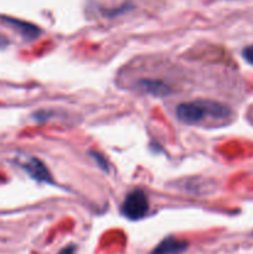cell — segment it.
Returning a JSON list of instances; mask_svg holds the SVG:
<instances>
[{"mask_svg":"<svg viewBox=\"0 0 253 254\" xmlns=\"http://www.w3.org/2000/svg\"><path fill=\"white\" fill-rule=\"evenodd\" d=\"M2 20H4L6 24L11 25L12 27H15V29H16L17 31H19L20 34L25 37V39L34 40L40 35L39 27H36L35 25L29 24V22L20 21V20L11 19V17H4Z\"/></svg>","mask_w":253,"mask_h":254,"instance_id":"obj_5","label":"cell"},{"mask_svg":"<svg viewBox=\"0 0 253 254\" xmlns=\"http://www.w3.org/2000/svg\"><path fill=\"white\" fill-rule=\"evenodd\" d=\"M139 88L143 89L146 93L154 94V96H165L171 92L170 87L160 81H141L139 82Z\"/></svg>","mask_w":253,"mask_h":254,"instance_id":"obj_6","label":"cell"},{"mask_svg":"<svg viewBox=\"0 0 253 254\" xmlns=\"http://www.w3.org/2000/svg\"><path fill=\"white\" fill-rule=\"evenodd\" d=\"M76 253V247L73 245H68L66 247L62 248L57 254H74Z\"/></svg>","mask_w":253,"mask_h":254,"instance_id":"obj_9","label":"cell"},{"mask_svg":"<svg viewBox=\"0 0 253 254\" xmlns=\"http://www.w3.org/2000/svg\"><path fill=\"white\" fill-rule=\"evenodd\" d=\"M122 213L128 220L138 221L146 215L149 210V200L141 189L130 191L122 203Z\"/></svg>","mask_w":253,"mask_h":254,"instance_id":"obj_2","label":"cell"},{"mask_svg":"<svg viewBox=\"0 0 253 254\" xmlns=\"http://www.w3.org/2000/svg\"><path fill=\"white\" fill-rule=\"evenodd\" d=\"M189 247V243L184 240H179V238L169 236V237L164 238L153 251L150 254H183L186 252Z\"/></svg>","mask_w":253,"mask_h":254,"instance_id":"obj_4","label":"cell"},{"mask_svg":"<svg viewBox=\"0 0 253 254\" xmlns=\"http://www.w3.org/2000/svg\"><path fill=\"white\" fill-rule=\"evenodd\" d=\"M22 168L26 170V173L31 176L32 179H35L39 183H49L52 184V175L50 174L49 169L46 168L44 163L41 160L36 158H30L29 160L25 161L22 164Z\"/></svg>","mask_w":253,"mask_h":254,"instance_id":"obj_3","label":"cell"},{"mask_svg":"<svg viewBox=\"0 0 253 254\" xmlns=\"http://www.w3.org/2000/svg\"><path fill=\"white\" fill-rule=\"evenodd\" d=\"M89 154H91V155H92V158H93L94 160H96L97 163H98V165L101 166V168L103 169L104 171H107V170H108V166H107V161L104 160L103 158H102V155H101V154H98V153H94V151H89Z\"/></svg>","mask_w":253,"mask_h":254,"instance_id":"obj_7","label":"cell"},{"mask_svg":"<svg viewBox=\"0 0 253 254\" xmlns=\"http://www.w3.org/2000/svg\"><path fill=\"white\" fill-rule=\"evenodd\" d=\"M242 56L248 64H251L253 66V45L251 46H247L245 50L242 51Z\"/></svg>","mask_w":253,"mask_h":254,"instance_id":"obj_8","label":"cell"},{"mask_svg":"<svg viewBox=\"0 0 253 254\" xmlns=\"http://www.w3.org/2000/svg\"><path fill=\"white\" fill-rule=\"evenodd\" d=\"M231 116L227 106L208 99L186 102L179 104L176 108V117L179 121L186 124H197L206 118L226 119Z\"/></svg>","mask_w":253,"mask_h":254,"instance_id":"obj_1","label":"cell"}]
</instances>
